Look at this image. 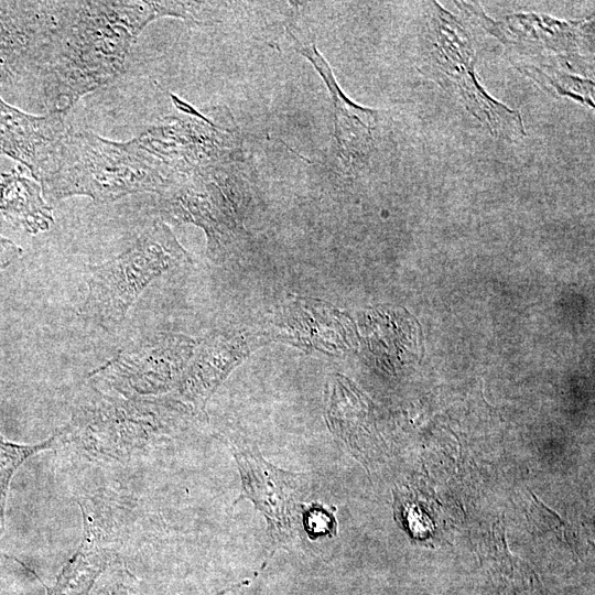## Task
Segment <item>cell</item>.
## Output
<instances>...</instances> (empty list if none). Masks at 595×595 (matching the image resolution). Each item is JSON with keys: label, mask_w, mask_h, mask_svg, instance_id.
<instances>
[{"label": "cell", "mask_w": 595, "mask_h": 595, "mask_svg": "<svg viewBox=\"0 0 595 595\" xmlns=\"http://www.w3.org/2000/svg\"><path fill=\"white\" fill-rule=\"evenodd\" d=\"M286 32L293 47L313 64L329 90L334 106L335 138L340 151L348 159L364 154L372 140L377 111L358 106L346 97L312 36L296 25H288Z\"/></svg>", "instance_id": "7c38bea8"}, {"label": "cell", "mask_w": 595, "mask_h": 595, "mask_svg": "<svg viewBox=\"0 0 595 595\" xmlns=\"http://www.w3.org/2000/svg\"><path fill=\"white\" fill-rule=\"evenodd\" d=\"M190 262L187 251L170 227L158 220L128 250L93 268L82 314L111 328L125 318L153 279Z\"/></svg>", "instance_id": "3957f363"}, {"label": "cell", "mask_w": 595, "mask_h": 595, "mask_svg": "<svg viewBox=\"0 0 595 595\" xmlns=\"http://www.w3.org/2000/svg\"><path fill=\"white\" fill-rule=\"evenodd\" d=\"M171 98L181 113L148 127L133 141L174 176L215 169L221 153L216 111L197 110L175 95Z\"/></svg>", "instance_id": "5b68a950"}, {"label": "cell", "mask_w": 595, "mask_h": 595, "mask_svg": "<svg viewBox=\"0 0 595 595\" xmlns=\"http://www.w3.org/2000/svg\"><path fill=\"white\" fill-rule=\"evenodd\" d=\"M303 522L305 530L311 537L334 536L336 533V520L333 512L313 505L307 510L303 511Z\"/></svg>", "instance_id": "2e32d148"}, {"label": "cell", "mask_w": 595, "mask_h": 595, "mask_svg": "<svg viewBox=\"0 0 595 595\" xmlns=\"http://www.w3.org/2000/svg\"><path fill=\"white\" fill-rule=\"evenodd\" d=\"M83 538L46 595H86L113 555V541L101 518L80 501Z\"/></svg>", "instance_id": "4fadbf2b"}, {"label": "cell", "mask_w": 595, "mask_h": 595, "mask_svg": "<svg viewBox=\"0 0 595 595\" xmlns=\"http://www.w3.org/2000/svg\"><path fill=\"white\" fill-rule=\"evenodd\" d=\"M425 47L430 73L440 85L462 98L472 112L490 132L507 140L524 136L521 115L489 97L475 74V55L470 37L458 21L432 3Z\"/></svg>", "instance_id": "277c9868"}, {"label": "cell", "mask_w": 595, "mask_h": 595, "mask_svg": "<svg viewBox=\"0 0 595 595\" xmlns=\"http://www.w3.org/2000/svg\"><path fill=\"white\" fill-rule=\"evenodd\" d=\"M0 191H1V181H0Z\"/></svg>", "instance_id": "ac0fdd59"}, {"label": "cell", "mask_w": 595, "mask_h": 595, "mask_svg": "<svg viewBox=\"0 0 595 595\" xmlns=\"http://www.w3.org/2000/svg\"><path fill=\"white\" fill-rule=\"evenodd\" d=\"M164 17H177L176 1H58L34 78L47 113L116 80L141 32Z\"/></svg>", "instance_id": "6da1fadb"}, {"label": "cell", "mask_w": 595, "mask_h": 595, "mask_svg": "<svg viewBox=\"0 0 595 595\" xmlns=\"http://www.w3.org/2000/svg\"><path fill=\"white\" fill-rule=\"evenodd\" d=\"M161 197L166 219L192 223L205 231L210 259L218 262L230 255L237 224L213 170L183 177Z\"/></svg>", "instance_id": "9c48e42d"}, {"label": "cell", "mask_w": 595, "mask_h": 595, "mask_svg": "<svg viewBox=\"0 0 595 595\" xmlns=\"http://www.w3.org/2000/svg\"><path fill=\"white\" fill-rule=\"evenodd\" d=\"M57 8L58 1H0V95L17 97L34 83Z\"/></svg>", "instance_id": "52a82bcc"}, {"label": "cell", "mask_w": 595, "mask_h": 595, "mask_svg": "<svg viewBox=\"0 0 595 595\" xmlns=\"http://www.w3.org/2000/svg\"><path fill=\"white\" fill-rule=\"evenodd\" d=\"M66 113L32 115L0 95V155L22 164L40 181L67 131Z\"/></svg>", "instance_id": "30bf717a"}, {"label": "cell", "mask_w": 595, "mask_h": 595, "mask_svg": "<svg viewBox=\"0 0 595 595\" xmlns=\"http://www.w3.org/2000/svg\"><path fill=\"white\" fill-rule=\"evenodd\" d=\"M268 342L263 333L236 331L208 336L193 353L178 385L181 394L195 405L204 407L232 369Z\"/></svg>", "instance_id": "8fae6325"}, {"label": "cell", "mask_w": 595, "mask_h": 595, "mask_svg": "<svg viewBox=\"0 0 595 595\" xmlns=\"http://www.w3.org/2000/svg\"><path fill=\"white\" fill-rule=\"evenodd\" d=\"M0 181V210L11 224L33 235L50 229L52 207L37 181L25 176L20 167L3 173Z\"/></svg>", "instance_id": "5bb4252c"}, {"label": "cell", "mask_w": 595, "mask_h": 595, "mask_svg": "<svg viewBox=\"0 0 595 595\" xmlns=\"http://www.w3.org/2000/svg\"><path fill=\"white\" fill-rule=\"evenodd\" d=\"M56 437L26 445L9 442L0 433V536L4 531L7 497L14 473L30 456L52 447Z\"/></svg>", "instance_id": "9a60e30c"}, {"label": "cell", "mask_w": 595, "mask_h": 595, "mask_svg": "<svg viewBox=\"0 0 595 595\" xmlns=\"http://www.w3.org/2000/svg\"><path fill=\"white\" fill-rule=\"evenodd\" d=\"M196 345L195 339L182 334L144 336L93 376L125 394L162 393L178 387Z\"/></svg>", "instance_id": "8992f818"}, {"label": "cell", "mask_w": 595, "mask_h": 595, "mask_svg": "<svg viewBox=\"0 0 595 595\" xmlns=\"http://www.w3.org/2000/svg\"><path fill=\"white\" fill-rule=\"evenodd\" d=\"M235 458L241 478V499H249L262 512L273 542L288 539L302 511L306 477L268 463L257 448L235 447Z\"/></svg>", "instance_id": "ba28073f"}, {"label": "cell", "mask_w": 595, "mask_h": 595, "mask_svg": "<svg viewBox=\"0 0 595 595\" xmlns=\"http://www.w3.org/2000/svg\"><path fill=\"white\" fill-rule=\"evenodd\" d=\"M39 183L47 199L82 195L109 203L141 192L162 195L176 177L133 139L113 141L68 127Z\"/></svg>", "instance_id": "7a4b0ae2"}, {"label": "cell", "mask_w": 595, "mask_h": 595, "mask_svg": "<svg viewBox=\"0 0 595 595\" xmlns=\"http://www.w3.org/2000/svg\"><path fill=\"white\" fill-rule=\"evenodd\" d=\"M22 252V249L12 240L0 235V270L13 262Z\"/></svg>", "instance_id": "e0dca14e"}]
</instances>
